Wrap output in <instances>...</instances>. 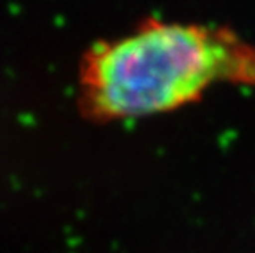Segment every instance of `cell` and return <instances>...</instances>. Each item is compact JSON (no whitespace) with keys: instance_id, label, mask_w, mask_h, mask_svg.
<instances>
[{"instance_id":"cell-1","label":"cell","mask_w":255,"mask_h":253,"mask_svg":"<svg viewBox=\"0 0 255 253\" xmlns=\"http://www.w3.org/2000/svg\"><path fill=\"white\" fill-rule=\"evenodd\" d=\"M216 83L255 85V45L224 28L178 23L102 43L81 74L86 109L106 120L175 110Z\"/></svg>"}]
</instances>
